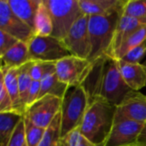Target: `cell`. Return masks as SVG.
<instances>
[{
    "instance_id": "cell-18",
    "label": "cell",
    "mask_w": 146,
    "mask_h": 146,
    "mask_svg": "<svg viewBox=\"0 0 146 146\" xmlns=\"http://www.w3.org/2000/svg\"><path fill=\"white\" fill-rule=\"evenodd\" d=\"M2 66L4 68H18L30 62L28 46L27 43L19 41L15 46L1 56Z\"/></svg>"
},
{
    "instance_id": "cell-4",
    "label": "cell",
    "mask_w": 146,
    "mask_h": 146,
    "mask_svg": "<svg viewBox=\"0 0 146 146\" xmlns=\"http://www.w3.org/2000/svg\"><path fill=\"white\" fill-rule=\"evenodd\" d=\"M89 104L88 95L82 85L69 89L62 103L61 139L80 127Z\"/></svg>"
},
{
    "instance_id": "cell-24",
    "label": "cell",
    "mask_w": 146,
    "mask_h": 146,
    "mask_svg": "<svg viewBox=\"0 0 146 146\" xmlns=\"http://www.w3.org/2000/svg\"><path fill=\"white\" fill-rule=\"evenodd\" d=\"M61 132V111L45 130V133L38 146H57Z\"/></svg>"
},
{
    "instance_id": "cell-19",
    "label": "cell",
    "mask_w": 146,
    "mask_h": 146,
    "mask_svg": "<svg viewBox=\"0 0 146 146\" xmlns=\"http://www.w3.org/2000/svg\"><path fill=\"white\" fill-rule=\"evenodd\" d=\"M70 87L59 80L56 76V71L46 74L40 81V92L38 99L46 96L50 95L61 99H63Z\"/></svg>"
},
{
    "instance_id": "cell-14",
    "label": "cell",
    "mask_w": 146,
    "mask_h": 146,
    "mask_svg": "<svg viewBox=\"0 0 146 146\" xmlns=\"http://www.w3.org/2000/svg\"><path fill=\"white\" fill-rule=\"evenodd\" d=\"M121 74L131 90L139 92L146 86V66L144 63H129L116 60Z\"/></svg>"
},
{
    "instance_id": "cell-37",
    "label": "cell",
    "mask_w": 146,
    "mask_h": 146,
    "mask_svg": "<svg viewBox=\"0 0 146 146\" xmlns=\"http://www.w3.org/2000/svg\"><path fill=\"white\" fill-rule=\"evenodd\" d=\"M25 146H27V144H26V145H25Z\"/></svg>"
},
{
    "instance_id": "cell-23",
    "label": "cell",
    "mask_w": 146,
    "mask_h": 146,
    "mask_svg": "<svg viewBox=\"0 0 146 146\" xmlns=\"http://www.w3.org/2000/svg\"><path fill=\"white\" fill-rule=\"evenodd\" d=\"M146 41V25L133 33L120 47L115 54V60H121L128 51Z\"/></svg>"
},
{
    "instance_id": "cell-29",
    "label": "cell",
    "mask_w": 146,
    "mask_h": 146,
    "mask_svg": "<svg viewBox=\"0 0 146 146\" xmlns=\"http://www.w3.org/2000/svg\"><path fill=\"white\" fill-rule=\"evenodd\" d=\"M25 145H26V136H25V123L23 118V120H21V121L16 127L7 146H25Z\"/></svg>"
},
{
    "instance_id": "cell-34",
    "label": "cell",
    "mask_w": 146,
    "mask_h": 146,
    "mask_svg": "<svg viewBox=\"0 0 146 146\" xmlns=\"http://www.w3.org/2000/svg\"><path fill=\"white\" fill-rule=\"evenodd\" d=\"M78 146H97V145H93L92 143H91L90 141H88L87 139H86L81 135Z\"/></svg>"
},
{
    "instance_id": "cell-11",
    "label": "cell",
    "mask_w": 146,
    "mask_h": 146,
    "mask_svg": "<svg viewBox=\"0 0 146 146\" xmlns=\"http://www.w3.org/2000/svg\"><path fill=\"white\" fill-rule=\"evenodd\" d=\"M0 31L27 44L34 36L33 29L13 13L8 0L0 1Z\"/></svg>"
},
{
    "instance_id": "cell-21",
    "label": "cell",
    "mask_w": 146,
    "mask_h": 146,
    "mask_svg": "<svg viewBox=\"0 0 146 146\" xmlns=\"http://www.w3.org/2000/svg\"><path fill=\"white\" fill-rule=\"evenodd\" d=\"M33 31L35 36H50L52 33V20L50 10L44 3V0H41L38 6L35 17Z\"/></svg>"
},
{
    "instance_id": "cell-36",
    "label": "cell",
    "mask_w": 146,
    "mask_h": 146,
    "mask_svg": "<svg viewBox=\"0 0 146 146\" xmlns=\"http://www.w3.org/2000/svg\"><path fill=\"white\" fill-rule=\"evenodd\" d=\"M144 64H145V66H146V61H145V62H144Z\"/></svg>"
},
{
    "instance_id": "cell-27",
    "label": "cell",
    "mask_w": 146,
    "mask_h": 146,
    "mask_svg": "<svg viewBox=\"0 0 146 146\" xmlns=\"http://www.w3.org/2000/svg\"><path fill=\"white\" fill-rule=\"evenodd\" d=\"M54 71H56V62L33 61L30 68V75L33 80L41 81L46 74Z\"/></svg>"
},
{
    "instance_id": "cell-22",
    "label": "cell",
    "mask_w": 146,
    "mask_h": 146,
    "mask_svg": "<svg viewBox=\"0 0 146 146\" xmlns=\"http://www.w3.org/2000/svg\"><path fill=\"white\" fill-rule=\"evenodd\" d=\"M33 61L28 62L27 63L24 64L23 66L17 68V74H18V85H19V92H20V98L22 104V106L25 110L27 109V97L29 89L32 84V77L30 75V68L32 66Z\"/></svg>"
},
{
    "instance_id": "cell-20",
    "label": "cell",
    "mask_w": 146,
    "mask_h": 146,
    "mask_svg": "<svg viewBox=\"0 0 146 146\" xmlns=\"http://www.w3.org/2000/svg\"><path fill=\"white\" fill-rule=\"evenodd\" d=\"M24 115L15 111L0 113V146H7Z\"/></svg>"
},
{
    "instance_id": "cell-8",
    "label": "cell",
    "mask_w": 146,
    "mask_h": 146,
    "mask_svg": "<svg viewBox=\"0 0 146 146\" xmlns=\"http://www.w3.org/2000/svg\"><path fill=\"white\" fill-rule=\"evenodd\" d=\"M88 21L89 15L84 14L77 20L67 36L62 40L72 56L87 60L91 54Z\"/></svg>"
},
{
    "instance_id": "cell-2",
    "label": "cell",
    "mask_w": 146,
    "mask_h": 146,
    "mask_svg": "<svg viewBox=\"0 0 146 146\" xmlns=\"http://www.w3.org/2000/svg\"><path fill=\"white\" fill-rule=\"evenodd\" d=\"M116 106L103 98L92 101L80 127V134L97 146H102L107 139L114 124Z\"/></svg>"
},
{
    "instance_id": "cell-3",
    "label": "cell",
    "mask_w": 146,
    "mask_h": 146,
    "mask_svg": "<svg viewBox=\"0 0 146 146\" xmlns=\"http://www.w3.org/2000/svg\"><path fill=\"white\" fill-rule=\"evenodd\" d=\"M122 11H116L106 15L89 16L91 54L88 60L90 62H93L100 57L107 56Z\"/></svg>"
},
{
    "instance_id": "cell-9",
    "label": "cell",
    "mask_w": 146,
    "mask_h": 146,
    "mask_svg": "<svg viewBox=\"0 0 146 146\" xmlns=\"http://www.w3.org/2000/svg\"><path fill=\"white\" fill-rule=\"evenodd\" d=\"M62 103V99L46 95L27 108L24 115L34 125L46 129L60 113Z\"/></svg>"
},
{
    "instance_id": "cell-1",
    "label": "cell",
    "mask_w": 146,
    "mask_h": 146,
    "mask_svg": "<svg viewBox=\"0 0 146 146\" xmlns=\"http://www.w3.org/2000/svg\"><path fill=\"white\" fill-rule=\"evenodd\" d=\"M89 98V103L96 98H103L118 106L133 90L123 80L117 61L107 56L93 62V67L82 84Z\"/></svg>"
},
{
    "instance_id": "cell-13",
    "label": "cell",
    "mask_w": 146,
    "mask_h": 146,
    "mask_svg": "<svg viewBox=\"0 0 146 146\" xmlns=\"http://www.w3.org/2000/svg\"><path fill=\"white\" fill-rule=\"evenodd\" d=\"M145 25L146 24L144 21L139 19L121 15L119 20V22L117 24V27L115 28L113 40L110 47V50L108 51L107 56L114 59L116 52L118 51L120 47L122 45V44L133 33H135L137 30H139L140 27Z\"/></svg>"
},
{
    "instance_id": "cell-35",
    "label": "cell",
    "mask_w": 146,
    "mask_h": 146,
    "mask_svg": "<svg viewBox=\"0 0 146 146\" xmlns=\"http://www.w3.org/2000/svg\"><path fill=\"white\" fill-rule=\"evenodd\" d=\"M57 146H68L66 139H61L59 140V142H58Z\"/></svg>"
},
{
    "instance_id": "cell-7",
    "label": "cell",
    "mask_w": 146,
    "mask_h": 146,
    "mask_svg": "<svg viewBox=\"0 0 146 146\" xmlns=\"http://www.w3.org/2000/svg\"><path fill=\"white\" fill-rule=\"evenodd\" d=\"M92 67L89 60L71 55L56 62V74L60 81L73 88L85 82Z\"/></svg>"
},
{
    "instance_id": "cell-32",
    "label": "cell",
    "mask_w": 146,
    "mask_h": 146,
    "mask_svg": "<svg viewBox=\"0 0 146 146\" xmlns=\"http://www.w3.org/2000/svg\"><path fill=\"white\" fill-rule=\"evenodd\" d=\"M39 92H40V81L33 80L30 89H29V92H28L27 109L29 108L31 105H33L38 99ZM27 109H26V110H27Z\"/></svg>"
},
{
    "instance_id": "cell-12",
    "label": "cell",
    "mask_w": 146,
    "mask_h": 146,
    "mask_svg": "<svg viewBox=\"0 0 146 146\" xmlns=\"http://www.w3.org/2000/svg\"><path fill=\"white\" fill-rule=\"evenodd\" d=\"M144 125L132 121L115 122L107 139L102 146H135Z\"/></svg>"
},
{
    "instance_id": "cell-33",
    "label": "cell",
    "mask_w": 146,
    "mask_h": 146,
    "mask_svg": "<svg viewBox=\"0 0 146 146\" xmlns=\"http://www.w3.org/2000/svg\"><path fill=\"white\" fill-rule=\"evenodd\" d=\"M136 145L146 146V123L144 125V127L140 133V135L138 139V143Z\"/></svg>"
},
{
    "instance_id": "cell-38",
    "label": "cell",
    "mask_w": 146,
    "mask_h": 146,
    "mask_svg": "<svg viewBox=\"0 0 146 146\" xmlns=\"http://www.w3.org/2000/svg\"><path fill=\"white\" fill-rule=\"evenodd\" d=\"M135 146H138V145H135Z\"/></svg>"
},
{
    "instance_id": "cell-10",
    "label": "cell",
    "mask_w": 146,
    "mask_h": 146,
    "mask_svg": "<svg viewBox=\"0 0 146 146\" xmlns=\"http://www.w3.org/2000/svg\"><path fill=\"white\" fill-rule=\"evenodd\" d=\"M132 121L146 123V96L136 91H131L122 102L116 106L115 122Z\"/></svg>"
},
{
    "instance_id": "cell-26",
    "label": "cell",
    "mask_w": 146,
    "mask_h": 146,
    "mask_svg": "<svg viewBox=\"0 0 146 146\" xmlns=\"http://www.w3.org/2000/svg\"><path fill=\"white\" fill-rule=\"evenodd\" d=\"M24 123H25V136H26L27 145L38 146L40 141L42 140L46 129L34 125L27 117H25V115H24Z\"/></svg>"
},
{
    "instance_id": "cell-25",
    "label": "cell",
    "mask_w": 146,
    "mask_h": 146,
    "mask_svg": "<svg viewBox=\"0 0 146 146\" xmlns=\"http://www.w3.org/2000/svg\"><path fill=\"white\" fill-rule=\"evenodd\" d=\"M122 15L139 19L146 24V0H127Z\"/></svg>"
},
{
    "instance_id": "cell-5",
    "label": "cell",
    "mask_w": 146,
    "mask_h": 146,
    "mask_svg": "<svg viewBox=\"0 0 146 146\" xmlns=\"http://www.w3.org/2000/svg\"><path fill=\"white\" fill-rule=\"evenodd\" d=\"M47 5L53 25L50 36L62 40L73 25L81 17L82 12L79 0H44Z\"/></svg>"
},
{
    "instance_id": "cell-6",
    "label": "cell",
    "mask_w": 146,
    "mask_h": 146,
    "mask_svg": "<svg viewBox=\"0 0 146 146\" xmlns=\"http://www.w3.org/2000/svg\"><path fill=\"white\" fill-rule=\"evenodd\" d=\"M31 61L56 62L71 56L62 41L52 36H33L27 43Z\"/></svg>"
},
{
    "instance_id": "cell-28",
    "label": "cell",
    "mask_w": 146,
    "mask_h": 146,
    "mask_svg": "<svg viewBox=\"0 0 146 146\" xmlns=\"http://www.w3.org/2000/svg\"><path fill=\"white\" fill-rule=\"evenodd\" d=\"M146 55V41L128 51L121 60L129 63H141V60Z\"/></svg>"
},
{
    "instance_id": "cell-17",
    "label": "cell",
    "mask_w": 146,
    "mask_h": 146,
    "mask_svg": "<svg viewBox=\"0 0 146 146\" xmlns=\"http://www.w3.org/2000/svg\"><path fill=\"white\" fill-rule=\"evenodd\" d=\"M13 13L34 29V21L41 0H8Z\"/></svg>"
},
{
    "instance_id": "cell-31",
    "label": "cell",
    "mask_w": 146,
    "mask_h": 146,
    "mask_svg": "<svg viewBox=\"0 0 146 146\" xmlns=\"http://www.w3.org/2000/svg\"><path fill=\"white\" fill-rule=\"evenodd\" d=\"M19 42L15 37L0 31V57Z\"/></svg>"
},
{
    "instance_id": "cell-16",
    "label": "cell",
    "mask_w": 146,
    "mask_h": 146,
    "mask_svg": "<svg viewBox=\"0 0 146 146\" xmlns=\"http://www.w3.org/2000/svg\"><path fill=\"white\" fill-rule=\"evenodd\" d=\"M1 80L3 81L4 86L11 98L14 111L25 115V110L20 98L17 68H1Z\"/></svg>"
},
{
    "instance_id": "cell-30",
    "label": "cell",
    "mask_w": 146,
    "mask_h": 146,
    "mask_svg": "<svg viewBox=\"0 0 146 146\" xmlns=\"http://www.w3.org/2000/svg\"><path fill=\"white\" fill-rule=\"evenodd\" d=\"M14 111L11 98L4 86L3 81L0 80V113Z\"/></svg>"
},
{
    "instance_id": "cell-15",
    "label": "cell",
    "mask_w": 146,
    "mask_h": 146,
    "mask_svg": "<svg viewBox=\"0 0 146 146\" xmlns=\"http://www.w3.org/2000/svg\"><path fill=\"white\" fill-rule=\"evenodd\" d=\"M82 12L89 16L106 15L123 10L127 0H79Z\"/></svg>"
}]
</instances>
